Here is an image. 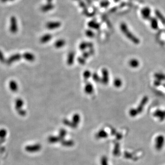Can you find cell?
<instances>
[{
  "mask_svg": "<svg viewBox=\"0 0 165 165\" xmlns=\"http://www.w3.org/2000/svg\"><path fill=\"white\" fill-rule=\"evenodd\" d=\"M0 62L1 63H5L6 62V59L3 54L2 51L0 50Z\"/></svg>",
  "mask_w": 165,
  "mask_h": 165,
  "instance_id": "obj_26",
  "label": "cell"
},
{
  "mask_svg": "<svg viewBox=\"0 0 165 165\" xmlns=\"http://www.w3.org/2000/svg\"><path fill=\"white\" fill-rule=\"evenodd\" d=\"M67 134V132L64 129H62L60 131L59 138L61 139H63L65 137L66 134Z\"/></svg>",
  "mask_w": 165,
  "mask_h": 165,
  "instance_id": "obj_28",
  "label": "cell"
},
{
  "mask_svg": "<svg viewBox=\"0 0 165 165\" xmlns=\"http://www.w3.org/2000/svg\"><path fill=\"white\" fill-rule=\"evenodd\" d=\"M60 140V138L59 137H56V136H50L48 138L49 142L51 143H55Z\"/></svg>",
  "mask_w": 165,
  "mask_h": 165,
  "instance_id": "obj_22",
  "label": "cell"
},
{
  "mask_svg": "<svg viewBox=\"0 0 165 165\" xmlns=\"http://www.w3.org/2000/svg\"><path fill=\"white\" fill-rule=\"evenodd\" d=\"M22 57L26 61L30 62H34L35 59V56L33 54L30 52H27L24 53L23 55H22Z\"/></svg>",
  "mask_w": 165,
  "mask_h": 165,
  "instance_id": "obj_6",
  "label": "cell"
},
{
  "mask_svg": "<svg viewBox=\"0 0 165 165\" xmlns=\"http://www.w3.org/2000/svg\"><path fill=\"white\" fill-rule=\"evenodd\" d=\"M120 29L123 34L126 36V37L133 43L135 45H138L140 43V40L129 30L126 24L121 23L120 25Z\"/></svg>",
  "mask_w": 165,
  "mask_h": 165,
  "instance_id": "obj_1",
  "label": "cell"
},
{
  "mask_svg": "<svg viewBox=\"0 0 165 165\" xmlns=\"http://www.w3.org/2000/svg\"><path fill=\"white\" fill-rule=\"evenodd\" d=\"M93 78L95 82H99L101 80V79L99 78L98 75L96 73H94V74L92 75Z\"/></svg>",
  "mask_w": 165,
  "mask_h": 165,
  "instance_id": "obj_29",
  "label": "cell"
},
{
  "mask_svg": "<svg viewBox=\"0 0 165 165\" xmlns=\"http://www.w3.org/2000/svg\"><path fill=\"white\" fill-rule=\"evenodd\" d=\"M9 87L10 90L13 92H16L18 91L19 89L18 84L17 82L14 80H10L9 83Z\"/></svg>",
  "mask_w": 165,
  "mask_h": 165,
  "instance_id": "obj_7",
  "label": "cell"
},
{
  "mask_svg": "<svg viewBox=\"0 0 165 165\" xmlns=\"http://www.w3.org/2000/svg\"><path fill=\"white\" fill-rule=\"evenodd\" d=\"M102 78L101 81L104 84H107L109 82V72L107 69H104L102 71Z\"/></svg>",
  "mask_w": 165,
  "mask_h": 165,
  "instance_id": "obj_8",
  "label": "cell"
},
{
  "mask_svg": "<svg viewBox=\"0 0 165 165\" xmlns=\"http://www.w3.org/2000/svg\"><path fill=\"white\" fill-rule=\"evenodd\" d=\"M128 64L131 68L133 69H136L139 67V66L140 65V62L137 59L133 58L129 61Z\"/></svg>",
  "mask_w": 165,
  "mask_h": 165,
  "instance_id": "obj_11",
  "label": "cell"
},
{
  "mask_svg": "<svg viewBox=\"0 0 165 165\" xmlns=\"http://www.w3.org/2000/svg\"><path fill=\"white\" fill-rule=\"evenodd\" d=\"M41 149V144L37 143L31 145H28L25 147V150L29 153H35L39 151Z\"/></svg>",
  "mask_w": 165,
  "mask_h": 165,
  "instance_id": "obj_3",
  "label": "cell"
},
{
  "mask_svg": "<svg viewBox=\"0 0 165 165\" xmlns=\"http://www.w3.org/2000/svg\"><path fill=\"white\" fill-rule=\"evenodd\" d=\"M80 117L78 114H77L73 116L72 121L75 125L77 126L78 125V123L80 122Z\"/></svg>",
  "mask_w": 165,
  "mask_h": 165,
  "instance_id": "obj_20",
  "label": "cell"
},
{
  "mask_svg": "<svg viewBox=\"0 0 165 165\" xmlns=\"http://www.w3.org/2000/svg\"><path fill=\"white\" fill-rule=\"evenodd\" d=\"M83 75H84V78L85 79H88L90 78L91 76H92V74L90 71H86L84 72Z\"/></svg>",
  "mask_w": 165,
  "mask_h": 165,
  "instance_id": "obj_27",
  "label": "cell"
},
{
  "mask_svg": "<svg viewBox=\"0 0 165 165\" xmlns=\"http://www.w3.org/2000/svg\"><path fill=\"white\" fill-rule=\"evenodd\" d=\"M65 41L62 40H59L58 41H56L55 43V47H56V48H61L65 46Z\"/></svg>",
  "mask_w": 165,
  "mask_h": 165,
  "instance_id": "obj_19",
  "label": "cell"
},
{
  "mask_svg": "<svg viewBox=\"0 0 165 165\" xmlns=\"http://www.w3.org/2000/svg\"><path fill=\"white\" fill-rule=\"evenodd\" d=\"M17 112H18L19 115L21 116H24L26 114V111L23 109H21L18 111H17Z\"/></svg>",
  "mask_w": 165,
  "mask_h": 165,
  "instance_id": "obj_31",
  "label": "cell"
},
{
  "mask_svg": "<svg viewBox=\"0 0 165 165\" xmlns=\"http://www.w3.org/2000/svg\"><path fill=\"white\" fill-rule=\"evenodd\" d=\"M141 14L143 19H149L151 14V10L149 7H145L141 10Z\"/></svg>",
  "mask_w": 165,
  "mask_h": 165,
  "instance_id": "obj_5",
  "label": "cell"
},
{
  "mask_svg": "<svg viewBox=\"0 0 165 165\" xmlns=\"http://www.w3.org/2000/svg\"><path fill=\"white\" fill-rule=\"evenodd\" d=\"M22 55L19 53H16L11 56L9 57L6 60V63L8 65H10L13 62L19 61L22 58Z\"/></svg>",
  "mask_w": 165,
  "mask_h": 165,
  "instance_id": "obj_4",
  "label": "cell"
},
{
  "mask_svg": "<svg viewBox=\"0 0 165 165\" xmlns=\"http://www.w3.org/2000/svg\"><path fill=\"white\" fill-rule=\"evenodd\" d=\"M154 115L161 120L165 119V111L157 110L154 113Z\"/></svg>",
  "mask_w": 165,
  "mask_h": 165,
  "instance_id": "obj_10",
  "label": "cell"
},
{
  "mask_svg": "<svg viewBox=\"0 0 165 165\" xmlns=\"http://www.w3.org/2000/svg\"><path fill=\"white\" fill-rule=\"evenodd\" d=\"M101 165H108L107 164V160L106 157H102L101 160Z\"/></svg>",
  "mask_w": 165,
  "mask_h": 165,
  "instance_id": "obj_30",
  "label": "cell"
},
{
  "mask_svg": "<svg viewBox=\"0 0 165 165\" xmlns=\"http://www.w3.org/2000/svg\"><path fill=\"white\" fill-rule=\"evenodd\" d=\"M60 26L59 23H50L47 24V28L51 29L54 28H57Z\"/></svg>",
  "mask_w": 165,
  "mask_h": 165,
  "instance_id": "obj_17",
  "label": "cell"
},
{
  "mask_svg": "<svg viewBox=\"0 0 165 165\" xmlns=\"http://www.w3.org/2000/svg\"><path fill=\"white\" fill-rule=\"evenodd\" d=\"M24 105V100L21 98H17L15 100V108L17 111L22 109L23 106Z\"/></svg>",
  "mask_w": 165,
  "mask_h": 165,
  "instance_id": "obj_9",
  "label": "cell"
},
{
  "mask_svg": "<svg viewBox=\"0 0 165 165\" xmlns=\"http://www.w3.org/2000/svg\"><path fill=\"white\" fill-rule=\"evenodd\" d=\"M7 134V132L5 129H4V128L0 129V140L5 139Z\"/></svg>",
  "mask_w": 165,
  "mask_h": 165,
  "instance_id": "obj_24",
  "label": "cell"
},
{
  "mask_svg": "<svg viewBox=\"0 0 165 165\" xmlns=\"http://www.w3.org/2000/svg\"><path fill=\"white\" fill-rule=\"evenodd\" d=\"M113 84L116 87L119 88L121 86L122 84V82L119 78H117L113 81Z\"/></svg>",
  "mask_w": 165,
  "mask_h": 165,
  "instance_id": "obj_21",
  "label": "cell"
},
{
  "mask_svg": "<svg viewBox=\"0 0 165 165\" xmlns=\"http://www.w3.org/2000/svg\"><path fill=\"white\" fill-rule=\"evenodd\" d=\"M52 38L50 34H46L42 36L41 39V42L42 43H46L49 42Z\"/></svg>",
  "mask_w": 165,
  "mask_h": 165,
  "instance_id": "obj_16",
  "label": "cell"
},
{
  "mask_svg": "<svg viewBox=\"0 0 165 165\" xmlns=\"http://www.w3.org/2000/svg\"><path fill=\"white\" fill-rule=\"evenodd\" d=\"M87 44L85 43H82V44L80 45V47H79V48L81 50H84L87 47Z\"/></svg>",
  "mask_w": 165,
  "mask_h": 165,
  "instance_id": "obj_32",
  "label": "cell"
},
{
  "mask_svg": "<svg viewBox=\"0 0 165 165\" xmlns=\"http://www.w3.org/2000/svg\"><path fill=\"white\" fill-rule=\"evenodd\" d=\"M97 136L100 139H105L108 136V134L104 130H100L98 132Z\"/></svg>",
  "mask_w": 165,
  "mask_h": 165,
  "instance_id": "obj_18",
  "label": "cell"
},
{
  "mask_svg": "<svg viewBox=\"0 0 165 165\" xmlns=\"http://www.w3.org/2000/svg\"><path fill=\"white\" fill-rule=\"evenodd\" d=\"M149 100V98L148 96H145L143 97V98H142V100H141L140 103L139 104V105L138 106L137 108H134L136 112L137 115L140 113L141 112H142V111H143V108L146 105L148 101Z\"/></svg>",
  "mask_w": 165,
  "mask_h": 165,
  "instance_id": "obj_2",
  "label": "cell"
},
{
  "mask_svg": "<svg viewBox=\"0 0 165 165\" xmlns=\"http://www.w3.org/2000/svg\"><path fill=\"white\" fill-rule=\"evenodd\" d=\"M151 27L154 30H156L158 28V22L157 19L153 18L150 19Z\"/></svg>",
  "mask_w": 165,
  "mask_h": 165,
  "instance_id": "obj_13",
  "label": "cell"
},
{
  "mask_svg": "<svg viewBox=\"0 0 165 165\" xmlns=\"http://www.w3.org/2000/svg\"><path fill=\"white\" fill-rule=\"evenodd\" d=\"M155 13L157 18L162 22V24H165V18L164 16L162 15V13L158 10H156Z\"/></svg>",
  "mask_w": 165,
  "mask_h": 165,
  "instance_id": "obj_15",
  "label": "cell"
},
{
  "mask_svg": "<svg viewBox=\"0 0 165 165\" xmlns=\"http://www.w3.org/2000/svg\"><path fill=\"white\" fill-rule=\"evenodd\" d=\"M155 77L157 79V80L159 81H162L165 80V75L161 73H156L155 74Z\"/></svg>",
  "mask_w": 165,
  "mask_h": 165,
  "instance_id": "obj_23",
  "label": "cell"
},
{
  "mask_svg": "<svg viewBox=\"0 0 165 165\" xmlns=\"http://www.w3.org/2000/svg\"><path fill=\"white\" fill-rule=\"evenodd\" d=\"M74 57L75 55L73 52H70L69 54L67 60V62L69 65H72L73 64L74 60Z\"/></svg>",
  "mask_w": 165,
  "mask_h": 165,
  "instance_id": "obj_14",
  "label": "cell"
},
{
  "mask_svg": "<svg viewBox=\"0 0 165 165\" xmlns=\"http://www.w3.org/2000/svg\"><path fill=\"white\" fill-rule=\"evenodd\" d=\"M84 91L87 94H91L94 92L93 86L92 84H91L90 83H88L86 84L84 88Z\"/></svg>",
  "mask_w": 165,
  "mask_h": 165,
  "instance_id": "obj_12",
  "label": "cell"
},
{
  "mask_svg": "<svg viewBox=\"0 0 165 165\" xmlns=\"http://www.w3.org/2000/svg\"><path fill=\"white\" fill-rule=\"evenodd\" d=\"M62 143V144L66 146H71L73 144V142L72 141H63Z\"/></svg>",
  "mask_w": 165,
  "mask_h": 165,
  "instance_id": "obj_25",
  "label": "cell"
}]
</instances>
